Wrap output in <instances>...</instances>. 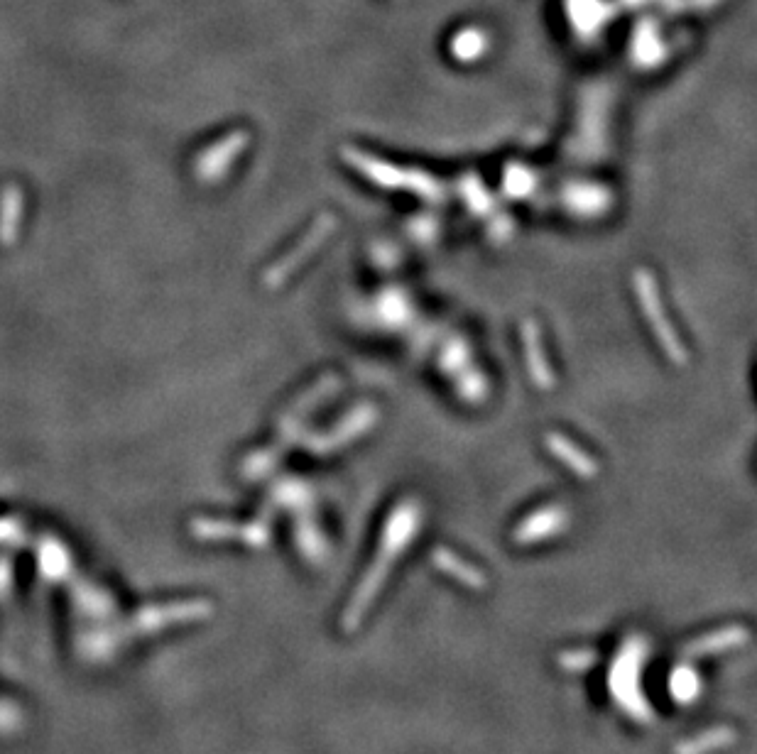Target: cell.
I'll list each match as a JSON object with an SVG mask.
<instances>
[{
	"mask_svg": "<svg viewBox=\"0 0 757 754\" xmlns=\"http://www.w3.org/2000/svg\"><path fill=\"white\" fill-rule=\"evenodd\" d=\"M635 292H637V302H640L642 309H645L647 321H650L657 341L662 343L664 353L669 355V360L684 365L686 351H684L682 341H679V336L674 333L672 324H669L667 311H664L660 297H657V287H655V280L650 277V272H645V270L635 272Z\"/></svg>",
	"mask_w": 757,
	"mask_h": 754,
	"instance_id": "6da1fadb",
	"label": "cell"
},
{
	"mask_svg": "<svg viewBox=\"0 0 757 754\" xmlns=\"http://www.w3.org/2000/svg\"><path fill=\"white\" fill-rule=\"evenodd\" d=\"M343 157L348 160V165H351L353 169H358L361 174H366V177L373 179L375 184H383V187H390V189H412V191H419V194H432V196L439 194V187L427 177V174L407 172V169L402 172V169L392 167L388 165V162H380V160H375V157L363 155V152H356V150H346L343 152Z\"/></svg>",
	"mask_w": 757,
	"mask_h": 754,
	"instance_id": "7a4b0ae2",
	"label": "cell"
},
{
	"mask_svg": "<svg viewBox=\"0 0 757 754\" xmlns=\"http://www.w3.org/2000/svg\"><path fill=\"white\" fill-rule=\"evenodd\" d=\"M525 346H527V353H530V360H527V365H530L532 380H535L539 387H544V390H549V387H552V382H554V377H552V370H549V365H547V358H544V348H539V333H537L535 321H527V324H525Z\"/></svg>",
	"mask_w": 757,
	"mask_h": 754,
	"instance_id": "3957f363",
	"label": "cell"
},
{
	"mask_svg": "<svg viewBox=\"0 0 757 754\" xmlns=\"http://www.w3.org/2000/svg\"><path fill=\"white\" fill-rule=\"evenodd\" d=\"M547 444L554 451V456L562 458L564 463H569L571 471H576V475H593V471H596V463L584 456V453H579V448L571 444V441H566L564 436L552 434L547 439Z\"/></svg>",
	"mask_w": 757,
	"mask_h": 754,
	"instance_id": "277c9868",
	"label": "cell"
}]
</instances>
